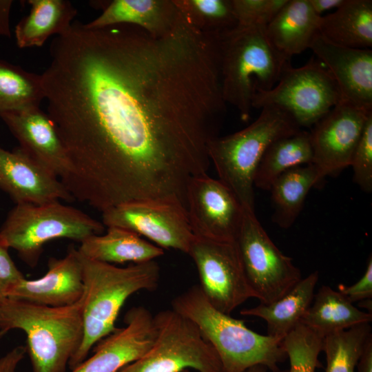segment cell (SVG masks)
Here are the masks:
<instances>
[{"mask_svg": "<svg viewBox=\"0 0 372 372\" xmlns=\"http://www.w3.org/2000/svg\"><path fill=\"white\" fill-rule=\"evenodd\" d=\"M355 369L357 372H372V335L366 341Z\"/></svg>", "mask_w": 372, "mask_h": 372, "instance_id": "obj_39", "label": "cell"}, {"mask_svg": "<svg viewBox=\"0 0 372 372\" xmlns=\"http://www.w3.org/2000/svg\"><path fill=\"white\" fill-rule=\"evenodd\" d=\"M50 54L42 87L70 163L60 180L73 198L101 212L149 200L187 207V185L207 173V145L226 113L214 38L182 15L161 37L75 21Z\"/></svg>", "mask_w": 372, "mask_h": 372, "instance_id": "obj_1", "label": "cell"}, {"mask_svg": "<svg viewBox=\"0 0 372 372\" xmlns=\"http://www.w3.org/2000/svg\"><path fill=\"white\" fill-rule=\"evenodd\" d=\"M353 181L366 193L372 191V114L369 117L353 154Z\"/></svg>", "mask_w": 372, "mask_h": 372, "instance_id": "obj_33", "label": "cell"}, {"mask_svg": "<svg viewBox=\"0 0 372 372\" xmlns=\"http://www.w3.org/2000/svg\"><path fill=\"white\" fill-rule=\"evenodd\" d=\"M323 180L312 163L291 168L279 176L269 189L273 222L282 229L291 227L302 210L311 189Z\"/></svg>", "mask_w": 372, "mask_h": 372, "instance_id": "obj_27", "label": "cell"}, {"mask_svg": "<svg viewBox=\"0 0 372 372\" xmlns=\"http://www.w3.org/2000/svg\"><path fill=\"white\" fill-rule=\"evenodd\" d=\"M318 271L302 278L286 294L269 304L240 311L245 316L262 318L267 323V335L282 340L298 324L309 307L318 281Z\"/></svg>", "mask_w": 372, "mask_h": 372, "instance_id": "obj_22", "label": "cell"}, {"mask_svg": "<svg viewBox=\"0 0 372 372\" xmlns=\"http://www.w3.org/2000/svg\"><path fill=\"white\" fill-rule=\"evenodd\" d=\"M341 101L332 75L321 62L311 59L298 68L288 63L272 88L254 92L251 106L280 108L289 113L300 127H310Z\"/></svg>", "mask_w": 372, "mask_h": 372, "instance_id": "obj_9", "label": "cell"}, {"mask_svg": "<svg viewBox=\"0 0 372 372\" xmlns=\"http://www.w3.org/2000/svg\"><path fill=\"white\" fill-rule=\"evenodd\" d=\"M0 189L15 204L74 200L59 178L20 147L12 151L0 147Z\"/></svg>", "mask_w": 372, "mask_h": 372, "instance_id": "obj_16", "label": "cell"}, {"mask_svg": "<svg viewBox=\"0 0 372 372\" xmlns=\"http://www.w3.org/2000/svg\"><path fill=\"white\" fill-rule=\"evenodd\" d=\"M124 322V327L101 339L92 356L71 372H118L147 353L157 337L154 315L143 306L134 307L126 313Z\"/></svg>", "mask_w": 372, "mask_h": 372, "instance_id": "obj_15", "label": "cell"}, {"mask_svg": "<svg viewBox=\"0 0 372 372\" xmlns=\"http://www.w3.org/2000/svg\"><path fill=\"white\" fill-rule=\"evenodd\" d=\"M322 339L300 323L282 341L290 367L287 372H316L320 363Z\"/></svg>", "mask_w": 372, "mask_h": 372, "instance_id": "obj_32", "label": "cell"}, {"mask_svg": "<svg viewBox=\"0 0 372 372\" xmlns=\"http://www.w3.org/2000/svg\"><path fill=\"white\" fill-rule=\"evenodd\" d=\"M309 49L333 77L342 101L372 110V50L331 43L320 33Z\"/></svg>", "mask_w": 372, "mask_h": 372, "instance_id": "obj_17", "label": "cell"}, {"mask_svg": "<svg viewBox=\"0 0 372 372\" xmlns=\"http://www.w3.org/2000/svg\"><path fill=\"white\" fill-rule=\"evenodd\" d=\"M235 241L247 282L260 303L276 301L302 279L293 259L273 243L255 211L244 209Z\"/></svg>", "mask_w": 372, "mask_h": 372, "instance_id": "obj_10", "label": "cell"}, {"mask_svg": "<svg viewBox=\"0 0 372 372\" xmlns=\"http://www.w3.org/2000/svg\"><path fill=\"white\" fill-rule=\"evenodd\" d=\"M319 33L332 43L358 49L372 47V1L346 0L321 17Z\"/></svg>", "mask_w": 372, "mask_h": 372, "instance_id": "obj_26", "label": "cell"}, {"mask_svg": "<svg viewBox=\"0 0 372 372\" xmlns=\"http://www.w3.org/2000/svg\"><path fill=\"white\" fill-rule=\"evenodd\" d=\"M313 10L319 16L331 9L340 7L346 0H308Z\"/></svg>", "mask_w": 372, "mask_h": 372, "instance_id": "obj_40", "label": "cell"}, {"mask_svg": "<svg viewBox=\"0 0 372 372\" xmlns=\"http://www.w3.org/2000/svg\"><path fill=\"white\" fill-rule=\"evenodd\" d=\"M78 250L86 258L112 265L145 262L155 260L164 254L161 247L132 231L116 227H108L105 234L85 239Z\"/></svg>", "mask_w": 372, "mask_h": 372, "instance_id": "obj_23", "label": "cell"}, {"mask_svg": "<svg viewBox=\"0 0 372 372\" xmlns=\"http://www.w3.org/2000/svg\"><path fill=\"white\" fill-rule=\"evenodd\" d=\"M260 115L245 128L216 136L207 152L219 180L236 196L244 209L255 211L254 179L269 146L278 138L301 130L285 111L273 106L262 107Z\"/></svg>", "mask_w": 372, "mask_h": 372, "instance_id": "obj_6", "label": "cell"}, {"mask_svg": "<svg viewBox=\"0 0 372 372\" xmlns=\"http://www.w3.org/2000/svg\"><path fill=\"white\" fill-rule=\"evenodd\" d=\"M181 372H190L189 369H185L182 371Z\"/></svg>", "mask_w": 372, "mask_h": 372, "instance_id": "obj_43", "label": "cell"}, {"mask_svg": "<svg viewBox=\"0 0 372 372\" xmlns=\"http://www.w3.org/2000/svg\"><path fill=\"white\" fill-rule=\"evenodd\" d=\"M349 302L354 303L372 298V258L368 259L362 276L353 285H338V290Z\"/></svg>", "mask_w": 372, "mask_h": 372, "instance_id": "obj_36", "label": "cell"}, {"mask_svg": "<svg viewBox=\"0 0 372 372\" xmlns=\"http://www.w3.org/2000/svg\"><path fill=\"white\" fill-rule=\"evenodd\" d=\"M237 27L260 25L267 0H231Z\"/></svg>", "mask_w": 372, "mask_h": 372, "instance_id": "obj_35", "label": "cell"}, {"mask_svg": "<svg viewBox=\"0 0 372 372\" xmlns=\"http://www.w3.org/2000/svg\"><path fill=\"white\" fill-rule=\"evenodd\" d=\"M187 212L194 235L198 238L234 241L244 209L234 194L207 173L194 176L186 193Z\"/></svg>", "mask_w": 372, "mask_h": 372, "instance_id": "obj_13", "label": "cell"}, {"mask_svg": "<svg viewBox=\"0 0 372 372\" xmlns=\"http://www.w3.org/2000/svg\"><path fill=\"white\" fill-rule=\"evenodd\" d=\"M372 335L370 323L335 332L322 339L326 356L324 372H355L365 344Z\"/></svg>", "mask_w": 372, "mask_h": 372, "instance_id": "obj_30", "label": "cell"}, {"mask_svg": "<svg viewBox=\"0 0 372 372\" xmlns=\"http://www.w3.org/2000/svg\"><path fill=\"white\" fill-rule=\"evenodd\" d=\"M172 309L192 322L218 354L223 372H245L256 365L278 371L287 357L282 340L264 335L214 307L199 285L174 297Z\"/></svg>", "mask_w": 372, "mask_h": 372, "instance_id": "obj_3", "label": "cell"}, {"mask_svg": "<svg viewBox=\"0 0 372 372\" xmlns=\"http://www.w3.org/2000/svg\"><path fill=\"white\" fill-rule=\"evenodd\" d=\"M174 1L187 23L203 33L223 32L237 25L231 0Z\"/></svg>", "mask_w": 372, "mask_h": 372, "instance_id": "obj_31", "label": "cell"}, {"mask_svg": "<svg viewBox=\"0 0 372 372\" xmlns=\"http://www.w3.org/2000/svg\"><path fill=\"white\" fill-rule=\"evenodd\" d=\"M245 372H287L285 371H272L265 366L256 365L247 369Z\"/></svg>", "mask_w": 372, "mask_h": 372, "instance_id": "obj_41", "label": "cell"}, {"mask_svg": "<svg viewBox=\"0 0 372 372\" xmlns=\"http://www.w3.org/2000/svg\"><path fill=\"white\" fill-rule=\"evenodd\" d=\"M27 353L25 346L12 348L0 357V372H17V367Z\"/></svg>", "mask_w": 372, "mask_h": 372, "instance_id": "obj_37", "label": "cell"}, {"mask_svg": "<svg viewBox=\"0 0 372 372\" xmlns=\"http://www.w3.org/2000/svg\"><path fill=\"white\" fill-rule=\"evenodd\" d=\"M19 147L60 180L70 170L65 147L48 114L40 107L6 113L0 116Z\"/></svg>", "mask_w": 372, "mask_h": 372, "instance_id": "obj_19", "label": "cell"}, {"mask_svg": "<svg viewBox=\"0 0 372 372\" xmlns=\"http://www.w3.org/2000/svg\"><path fill=\"white\" fill-rule=\"evenodd\" d=\"M9 249L0 235V299L6 298L11 289L25 278L12 260Z\"/></svg>", "mask_w": 372, "mask_h": 372, "instance_id": "obj_34", "label": "cell"}, {"mask_svg": "<svg viewBox=\"0 0 372 372\" xmlns=\"http://www.w3.org/2000/svg\"><path fill=\"white\" fill-rule=\"evenodd\" d=\"M313 150L309 132H298L273 142L265 152L255 173L254 187L269 191L273 182L287 170L311 164Z\"/></svg>", "mask_w": 372, "mask_h": 372, "instance_id": "obj_28", "label": "cell"}, {"mask_svg": "<svg viewBox=\"0 0 372 372\" xmlns=\"http://www.w3.org/2000/svg\"><path fill=\"white\" fill-rule=\"evenodd\" d=\"M19 329L26 336L32 372H66L83 338L81 299L52 307L10 298L0 299V330Z\"/></svg>", "mask_w": 372, "mask_h": 372, "instance_id": "obj_4", "label": "cell"}, {"mask_svg": "<svg viewBox=\"0 0 372 372\" xmlns=\"http://www.w3.org/2000/svg\"><path fill=\"white\" fill-rule=\"evenodd\" d=\"M103 224L143 236L162 249L188 254L195 238L187 209L163 200H141L120 204L102 212Z\"/></svg>", "mask_w": 372, "mask_h": 372, "instance_id": "obj_12", "label": "cell"}, {"mask_svg": "<svg viewBox=\"0 0 372 372\" xmlns=\"http://www.w3.org/2000/svg\"><path fill=\"white\" fill-rule=\"evenodd\" d=\"M7 331L3 330H0V342L3 339V338L7 334Z\"/></svg>", "mask_w": 372, "mask_h": 372, "instance_id": "obj_42", "label": "cell"}, {"mask_svg": "<svg viewBox=\"0 0 372 372\" xmlns=\"http://www.w3.org/2000/svg\"><path fill=\"white\" fill-rule=\"evenodd\" d=\"M154 317L157 337L153 346L118 372H223L216 351L192 322L172 309Z\"/></svg>", "mask_w": 372, "mask_h": 372, "instance_id": "obj_8", "label": "cell"}, {"mask_svg": "<svg viewBox=\"0 0 372 372\" xmlns=\"http://www.w3.org/2000/svg\"><path fill=\"white\" fill-rule=\"evenodd\" d=\"M82 264L83 338L69 362L71 371L87 358L101 339L116 328V319L127 299L139 291L156 290L161 278V269L155 260L119 267L82 256Z\"/></svg>", "mask_w": 372, "mask_h": 372, "instance_id": "obj_2", "label": "cell"}, {"mask_svg": "<svg viewBox=\"0 0 372 372\" xmlns=\"http://www.w3.org/2000/svg\"><path fill=\"white\" fill-rule=\"evenodd\" d=\"M97 2V1H96ZM92 3L99 5L102 13L85 23L87 28H102L117 24L137 26L154 37L168 34L180 13L174 0H113Z\"/></svg>", "mask_w": 372, "mask_h": 372, "instance_id": "obj_20", "label": "cell"}, {"mask_svg": "<svg viewBox=\"0 0 372 372\" xmlns=\"http://www.w3.org/2000/svg\"><path fill=\"white\" fill-rule=\"evenodd\" d=\"M44 98L41 74L0 59V116L40 107Z\"/></svg>", "mask_w": 372, "mask_h": 372, "instance_id": "obj_29", "label": "cell"}, {"mask_svg": "<svg viewBox=\"0 0 372 372\" xmlns=\"http://www.w3.org/2000/svg\"><path fill=\"white\" fill-rule=\"evenodd\" d=\"M321 17L313 10L308 0H289L265 27L267 38L278 52L291 60L310 48L319 33Z\"/></svg>", "mask_w": 372, "mask_h": 372, "instance_id": "obj_21", "label": "cell"}, {"mask_svg": "<svg viewBox=\"0 0 372 372\" xmlns=\"http://www.w3.org/2000/svg\"><path fill=\"white\" fill-rule=\"evenodd\" d=\"M84 292L82 256L70 246L61 258H50L48 271L35 280H21L6 298L29 303L61 307L74 304Z\"/></svg>", "mask_w": 372, "mask_h": 372, "instance_id": "obj_18", "label": "cell"}, {"mask_svg": "<svg viewBox=\"0 0 372 372\" xmlns=\"http://www.w3.org/2000/svg\"><path fill=\"white\" fill-rule=\"evenodd\" d=\"M371 320V313L359 309L339 291L323 285L314 294L300 323L324 338Z\"/></svg>", "mask_w": 372, "mask_h": 372, "instance_id": "obj_24", "label": "cell"}, {"mask_svg": "<svg viewBox=\"0 0 372 372\" xmlns=\"http://www.w3.org/2000/svg\"><path fill=\"white\" fill-rule=\"evenodd\" d=\"M218 43L223 99L247 121L254 92L272 88L291 60L274 48L262 25L219 32Z\"/></svg>", "mask_w": 372, "mask_h": 372, "instance_id": "obj_5", "label": "cell"}, {"mask_svg": "<svg viewBox=\"0 0 372 372\" xmlns=\"http://www.w3.org/2000/svg\"><path fill=\"white\" fill-rule=\"evenodd\" d=\"M30 11L16 25L19 48L41 47L52 35H61L70 28L77 14L67 0H28Z\"/></svg>", "mask_w": 372, "mask_h": 372, "instance_id": "obj_25", "label": "cell"}, {"mask_svg": "<svg viewBox=\"0 0 372 372\" xmlns=\"http://www.w3.org/2000/svg\"><path fill=\"white\" fill-rule=\"evenodd\" d=\"M372 110L341 101L318 121L310 133L313 164L323 178L349 167Z\"/></svg>", "mask_w": 372, "mask_h": 372, "instance_id": "obj_14", "label": "cell"}, {"mask_svg": "<svg viewBox=\"0 0 372 372\" xmlns=\"http://www.w3.org/2000/svg\"><path fill=\"white\" fill-rule=\"evenodd\" d=\"M105 225L83 211L60 201L36 205L15 204L9 211L0 235L10 249L30 267H35L47 242L68 238L80 243L102 234Z\"/></svg>", "mask_w": 372, "mask_h": 372, "instance_id": "obj_7", "label": "cell"}, {"mask_svg": "<svg viewBox=\"0 0 372 372\" xmlns=\"http://www.w3.org/2000/svg\"><path fill=\"white\" fill-rule=\"evenodd\" d=\"M12 4V0H0V36L11 37L10 13Z\"/></svg>", "mask_w": 372, "mask_h": 372, "instance_id": "obj_38", "label": "cell"}, {"mask_svg": "<svg viewBox=\"0 0 372 372\" xmlns=\"http://www.w3.org/2000/svg\"><path fill=\"white\" fill-rule=\"evenodd\" d=\"M196 267L203 293L218 311L229 315L254 295L241 264L236 241L195 236L188 254Z\"/></svg>", "mask_w": 372, "mask_h": 372, "instance_id": "obj_11", "label": "cell"}]
</instances>
